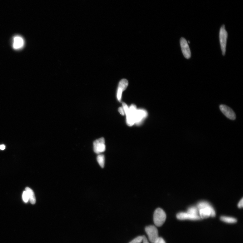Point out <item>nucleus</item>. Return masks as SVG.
<instances>
[{"label":"nucleus","mask_w":243,"mask_h":243,"mask_svg":"<svg viewBox=\"0 0 243 243\" xmlns=\"http://www.w3.org/2000/svg\"><path fill=\"white\" fill-rule=\"evenodd\" d=\"M147 115V113L146 111L143 110H136L134 115L135 123H141V121L146 118Z\"/></svg>","instance_id":"nucleus-10"},{"label":"nucleus","mask_w":243,"mask_h":243,"mask_svg":"<svg viewBox=\"0 0 243 243\" xmlns=\"http://www.w3.org/2000/svg\"><path fill=\"white\" fill-rule=\"evenodd\" d=\"M155 243H166V242L162 238L159 237Z\"/></svg>","instance_id":"nucleus-20"},{"label":"nucleus","mask_w":243,"mask_h":243,"mask_svg":"<svg viewBox=\"0 0 243 243\" xmlns=\"http://www.w3.org/2000/svg\"><path fill=\"white\" fill-rule=\"evenodd\" d=\"M105 141L103 137L100 138L95 140L93 142V149L94 152L100 154L104 152L106 150Z\"/></svg>","instance_id":"nucleus-5"},{"label":"nucleus","mask_w":243,"mask_h":243,"mask_svg":"<svg viewBox=\"0 0 243 243\" xmlns=\"http://www.w3.org/2000/svg\"><path fill=\"white\" fill-rule=\"evenodd\" d=\"M142 241L143 243H149L147 238L144 236H142Z\"/></svg>","instance_id":"nucleus-23"},{"label":"nucleus","mask_w":243,"mask_h":243,"mask_svg":"<svg viewBox=\"0 0 243 243\" xmlns=\"http://www.w3.org/2000/svg\"><path fill=\"white\" fill-rule=\"evenodd\" d=\"M221 220L224 222L229 224H234L237 222V220L234 218L226 216H221Z\"/></svg>","instance_id":"nucleus-13"},{"label":"nucleus","mask_w":243,"mask_h":243,"mask_svg":"<svg viewBox=\"0 0 243 243\" xmlns=\"http://www.w3.org/2000/svg\"><path fill=\"white\" fill-rule=\"evenodd\" d=\"M22 198L25 203H27L29 200L26 191H24L22 195Z\"/></svg>","instance_id":"nucleus-19"},{"label":"nucleus","mask_w":243,"mask_h":243,"mask_svg":"<svg viewBox=\"0 0 243 243\" xmlns=\"http://www.w3.org/2000/svg\"><path fill=\"white\" fill-rule=\"evenodd\" d=\"M23 39L21 36H17L15 37L13 40V47L15 49L22 48L24 45Z\"/></svg>","instance_id":"nucleus-11"},{"label":"nucleus","mask_w":243,"mask_h":243,"mask_svg":"<svg viewBox=\"0 0 243 243\" xmlns=\"http://www.w3.org/2000/svg\"><path fill=\"white\" fill-rule=\"evenodd\" d=\"M199 214L201 219H206L209 217H214L216 213L215 209L211 205L203 208L199 209Z\"/></svg>","instance_id":"nucleus-4"},{"label":"nucleus","mask_w":243,"mask_h":243,"mask_svg":"<svg viewBox=\"0 0 243 243\" xmlns=\"http://www.w3.org/2000/svg\"><path fill=\"white\" fill-rule=\"evenodd\" d=\"M176 217L177 219L181 220H199L202 219L199 216L192 215L187 212H179L177 215Z\"/></svg>","instance_id":"nucleus-8"},{"label":"nucleus","mask_w":243,"mask_h":243,"mask_svg":"<svg viewBox=\"0 0 243 243\" xmlns=\"http://www.w3.org/2000/svg\"><path fill=\"white\" fill-rule=\"evenodd\" d=\"M123 107L126 116L129 114V109L127 105L125 103H122Z\"/></svg>","instance_id":"nucleus-18"},{"label":"nucleus","mask_w":243,"mask_h":243,"mask_svg":"<svg viewBox=\"0 0 243 243\" xmlns=\"http://www.w3.org/2000/svg\"><path fill=\"white\" fill-rule=\"evenodd\" d=\"M145 229L150 241L152 243H156L159 237L157 228L154 226L151 225L146 227Z\"/></svg>","instance_id":"nucleus-3"},{"label":"nucleus","mask_w":243,"mask_h":243,"mask_svg":"<svg viewBox=\"0 0 243 243\" xmlns=\"http://www.w3.org/2000/svg\"><path fill=\"white\" fill-rule=\"evenodd\" d=\"M243 198L240 201L238 204V207L239 208H242L243 206Z\"/></svg>","instance_id":"nucleus-22"},{"label":"nucleus","mask_w":243,"mask_h":243,"mask_svg":"<svg viewBox=\"0 0 243 243\" xmlns=\"http://www.w3.org/2000/svg\"><path fill=\"white\" fill-rule=\"evenodd\" d=\"M128 85V82L126 79H122L119 82L117 94V98L119 102L121 100L122 92L126 89Z\"/></svg>","instance_id":"nucleus-9"},{"label":"nucleus","mask_w":243,"mask_h":243,"mask_svg":"<svg viewBox=\"0 0 243 243\" xmlns=\"http://www.w3.org/2000/svg\"><path fill=\"white\" fill-rule=\"evenodd\" d=\"M6 148V146L3 144L0 145V150H3Z\"/></svg>","instance_id":"nucleus-24"},{"label":"nucleus","mask_w":243,"mask_h":243,"mask_svg":"<svg viewBox=\"0 0 243 243\" xmlns=\"http://www.w3.org/2000/svg\"><path fill=\"white\" fill-rule=\"evenodd\" d=\"M198 209L197 208L194 206H191L188 209L187 212L192 215L199 216Z\"/></svg>","instance_id":"nucleus-14"},{"label":"nucleus","mask_w":243,"mask_h":243,"mask_svg":"<svg viewBox=\"0 0 243 243\" xmlns=\"http://www.w3.org/2000/svg\"><path fill=\"white\" fill-rule=\"evenodd\" d=\"M220 108L221 112L227 118L232 120H236V114L231 108L225 105L221 104L220 106Z\"/></svg>","instance_id":"nucleus-7"},{"label":"nucleus","mask_w":243,"mask_h":243,"mask_svg":"<svg viewBox=\"0 0 243 243\" xmlns=\"http://www.w3.org/2000/svg\"><path fill=\"white\" fill-rule=\"evenodd\" d=\"M180 44L184 56L186 59H189L191 56V53L187 41L184 37H181L180 40Z\"/></svg>","instance_id":"nucleus-6"},{"label":"nucleus","mask_w":243,"mask_h":243,"mask_svg":"<svg viewBox=\"0 0 243 243\" xmlns=\"http://www.w3.org/2000/svg\"><path fill=\"white\" fill-rule=\"evenodd\" d=\"M166 216L165 212L161 208L155 211L153 216L154 222L157 227H161L165 222Z\"/></svg>","instance_id":"nucleus-1"},{"label":"nucleus","mask_w":243,"mask_h":243,"mask_svg":"<svg viewBox=\"0 0 243 243\" xmlns=\"http://www.w3.org/2000/svg\"><path fill=\"white\" fill-rule=\"evenodd\" d=\"M142 241V236H138L129 243H141Z\"/></svg>","instance_id":"nucleus-17"},{"label":"nucleus","mask_w":243,"mask_h":243,"mask_svg":"<svg viewBox=\"0 0 243 243\" xmlns=\"http://www.w3.org/2000/svg\"><path fill=\"white\" fill-rule=\"evenodd\" d=\"M119 112L121 115H124L125 113L123 107H120L119 108Z\"/></svg>","instance_id":"nucleus-21"},{"label":"nucleus","mask_w":243,"mask_h":243,"mask_svg":"<svg viewBox=\"0 0 243 243\" xmlns=\"http://www.w3.org/2000/svg\"><path fill=\"white\" fill-rule=\"evenodd\" d=\"M26 191L29 200L32 204H35L36 203V199L34 193L30 188L27 187L26 188Z\"/></svg>","instance_id":"nucleus-12"},{"label":"nucleus","mask_w":243,"mask_h":243,"mask_svg":"<svg viewBox=\"0 0 243 243\" xmlns=\"http://www.w3.org/2000/svg\"><path fill=\"white\" fill-rule=\"evenodd\" d=\"M210 205L211 204L208 202L202 201L199 202L197 205V208L199 210L200 209L206 207Z\"/></svg>","instance_id":"nucleus-16"},{"label":"nucleus","mask_w":243,"mask_h":243,"mask_svg":"<svg viewBox=\"0 0 243 243\" xmlns=\"http://www.w3.org/2000/svg\"><path fill=\"white\" fill-rule=\"evenodd\" d=\"M228 35V32L226 30L225 25H223L220 28V40L222 52L224 56L226 53Z\"/></svg>","instance_id":"nucleus-2"},{"label":"nucleus","mask_w":243,"mask_h":243,"mask_svg":"<svg viewBox=\"0 0 243 243\" xmlns=\"http://www.w3.org/2000/svg\"><path fill=\"white\" fill-rule=\"evenodd\" d=\"M97 161L102 168H103L105 165V157L103 155H98L97 157Z\"/></svg>","instance_id":"nucleus-15"}]
</instances>
